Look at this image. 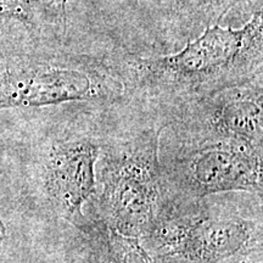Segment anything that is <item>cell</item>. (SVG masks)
<instances>
[{"instance_id":"obj_8","label":"cell","mask_w":263,"mask_h":263,"mask_svg":"<svg viewBox=\"0 0 263 263\" xmlns=\"http://www.w3.org/2000/svg\"><path fill=\"white\" fill-rule=\"evenodd\" d=\"M73 263H159L140 244L139 239L126 236L95 221L78 230Z\"/></svg>"},{"instance_id":"obj_10","label":"cell","mask_w":263,"mask_h":263,"mask_svg":"<svg viewBox=\"0 0 263 263\" xmlns=\"http://www.w3.org/2000/svg\"><path fill=\"white\" fill-rule=\"evenodd\" d=\"M217 263H263L262 241L254 242Z\"/></svg>"},{"instance_id":"obj_1","label":"cell","mask_w":263,"mask_h":263,"mask_svg":"<svg viewBox=\"0 0 263 263\" xmlns=\"http://www.w3.org/2000/svg\"><path fill=\"white\" fill-rule=\"evenodd\" d=\"M111 62L124 98L149 105L159 117L186 101L263 76V6L241 28L207 26L176 54H127Z\"/></svg>"},{"instance_id":"obj_3","label":"cell","mask_w":263,"mask_h":263,"mask_svg":"<svg viewBox=\"0 0 263 263\" xmlns=\"http://www.w3.org/2000/svg\"><path fill=\"white\" fill-rule=\"evenodd\" d=\"M227 194L171 202L140 244L159 263H217L262 241V196Z\"/></svg>"},{"instance_id":"obj_2","label":"cell","mask_w":263,"mask_h":263,"mask_svg":"<svg viewBox=\"0 0 263 263\" xmlns=\"http://www.w3.org/2000/svg\"><path fill=\"white\" fill-rule=\"evenodd\" d=\"M162 130L154 120L124 133H105L90 218L137 239L153 229L171 203L160 163Z\"/></svg>"},{"instance_id":"obj_4","label":"cell","mask_w":263,"mask_h":263,"mask_svg":"<svg viewBox=\"0 0 263 263\" xmlns=\"http://www.w3.org/2000/svg\"><path fill=\"white\" fill-rule=\"evenodd\" d=\"M124 99L111 61L82 52H58L0 71V108L89 103L107 106Z\"/></svg>"},{"instance_id":"obj_11","label":"cell","mask_w":263,"mask_h":263,"mask_svg":"<svg viewBox=\"0 0 263 263\" xmlns=\"http://www.w3.org/2000/svg\"><path fill=\"white\" fill-rule=\"evenodd\" d=\"M4 238H5V227H4V223L2 221V218H0V249H2V244L3 241H4Z\"/></svg>"},{"instance_id":"obj_7","label":"cell","mask_w":263,"mask_h":263,"mask_svg":"<svg viewBox=\"0 0 263 263\" xmlns=\"http://www.w3.org/2000/svg\"><path fill=\"white\" fill-rule=\"evenodd\" d=\"M178 143L234 141L263 147V76L186 101L157 117Z\"/></svg>"},{"instance_id":"obj_9","label":"cell","mask_w":263,"mask_h":263,"mask_svg":"<svg viewBox=\"0 0 263 263\" xmlns=\"http://www.w3.org/2000/svg\"><path fill=\"white\" fill-rule=\"evenodd\" d=\"M248 0H167L170 17L177 26L186 31L205 29L218 24L229 10ZM255 5L262 0H249Z\"/></svg>"},{"instance_id":"obj_5","label":"cell","mask_w":263,"mask_h":263,"mask_svg":"<svg viewBox=\"0 0 263 263\" xmlns=\"http://www.w3.org/2000/svg\"><path fill=\"white\" fill-rule=\"evenodd\" d=\"M160 163L171 202L223 193L262 196L263 147L234 141H161L160 137Z\"/></svg>"},{"instance_id":"obj_6","label":"cell","mask_w":263,"mask_h":263,"mask_svg":"<svg viewBox=\"0 0 263 263\" xmlns=\"http://www.w3.org/2000/svg\"><path fill=\"white\" fill-rule=\"evenodd\" d=\"M105 133L95 123L74 121L59 127L42 147L39 176L48 207L77 230L94 222L84 206L97 195V162Z\"/></svg>"}]
</instances>
